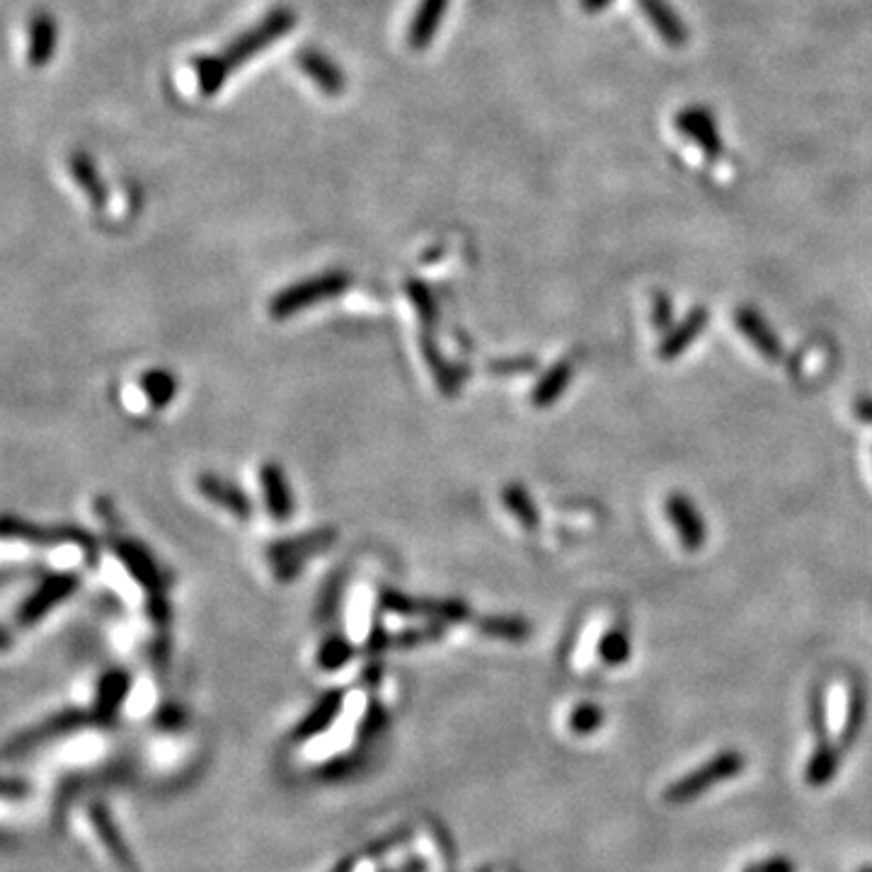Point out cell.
Segmentation results:
<instances>
[{
    "instance_id": "obj_1",
    "label": "cell",
    "mask_w": 872,
    "mask_h": 872,
    "mask_svg": "<svg viewBox=\"0 0 872 872\" xmlns=\"http://www.w3.org/2000/svg\"><path fill=\"white\" fill-rule=\"evenodd\" d=\"M294 25L296 15L288 8H274L272 13H267L255 27L245 30L243 35L226 44L219 54L201 56L197 61L199 91L204 95H216L223 83L231 78V73H236L250 59H255L257 54L272 47L288 30H294Z\"/></svg>"
},
{
    "instance_id": "obj_2",
    "label": "cell",
    "mask_w": 872,
    "mask_h": 872,
    "mask_svg": "<svg viewBox=\"0 0 872 872\" xmlns=\"http://www.w3.org/2000/svg\"><path fill=\"white\" fill-rule=\"evenodd\" d=\"M744 770V756L740 752H724L720 756H715L712 762H708L703 768L693 770L686 778L676 780L672 788L667 790L669 802H688L700 798V792L710 790L712 786H720V782L730 780L734 776H740Z\"/></svg>"
},
{
    "instance_id": "obj_3",
    "label": "cell",
    "mask_w": 872,
    "mask_h": 872,
    "mask_svg": "<svg viewBox=\"0 0 872 872\" xmlns=\"http://www.w3.org/2000/svg\"><path fill=\"white\" fill-rule=\"evenodd\" d=\"M0 535L5 539H22L37 545H56V543H78L91 551V541L87 535L78 529H42L37 523L22 521L15 517H0Z\"/></svg>"
},
{
    "instance_id": "obj_4",
    "label": "cell",
    "mask_w": 872,
    "mask_h": 872,
    "mask_svg": "<svg viewBox=\"0 0 872 872\" xmlns=\"http://www.w3.org/2000/svg\"><path fill=\"white\" fill-rule=\"evenodd\" d=\"M667 514L686 551H700L703 543H706L708 529L696 505L686 495H672L667 499Z\"/></svg>"
},
{
    "instance_id": "obj_5",
    "label": "cell",
    "mask_w": 872,
    "mask_h": 872,
    "mask_svg": "<svg viewBox=\"0 0 872 872\" xmlns=\"http://www.w3.org/2000/svg\"><path fill=\"white\" fill-rule=\"evenodd\" d=\"M73 589H75V577H71V575H56V577H49V579L44 581V585L35 591V594H32V597L27 599L25 606L20 609V613H17V623H20V625H25V628H27V625H35V623L44 616V613H47L49 609L56 606V603L69 597Z\"/></svg>"
},
{
    "instance_id": "obj_6",
    "label": "cell",
    "mask_w": 872,
    "mask_h": 872,
    "mask_svg": "<svg viewBox=\"0 0 872 872\" xmlns=\"http://www.w3.org/2000/svg\"><path fill=\"white\" fill-rule=\"evenodd\" d=\"M676 127L681 129L684 137H688L693 143H698L708 155L722 153L720 129L712 121V115L708 109H703V107L681 109L676 115Z\"/></svg>"
},
{
    "instance_id": "obj_7",
    "label": "cell",
    "mask_w": 872,
    "mask_h": 872,
    "mask_svg": "<svg viewBox=\"0 0 872 872\" xmlns=\"http://www.w3.org/2000/svg\"><path fill=\"white\" fill-rule=\"evenodd\" d=\"M59 47V25H56L54 15L49 13H35L27 30V61L32 69H44Z\"/></svg>"
},
{
    "instance_id": "obj_8",
    "label": "cell",
    "mask_w": 872,
    "mask_h": 872,
    "mask_svg": "<svg viewBox=\"0 0 872 872\" xmlns=\"http://www.w3.org/2000/svg\"><path fill=\"white\" fill-rule=\"evenodd\" d=\"M298 69L304 71L326 95H340L346 87L342 69L320 49H304L298 54Z\"/></svg>"
},
{
    "instance_id": "obj_9",
    "label": "cell",
    "mask_w": 872,
    "mask_h": 872,
    "mask_svg": "<svg viewBox=\"0 0 872 872\" xmlns=\"http://www.w3.org/2000/svg\"><path fill=\"white\" fill-rule=\"evenodd\" d=\"M346 284V276L344 274H326V276H318V279H310V282L298 284L294 288H288L286 294L279 296L274 301V308L276 310H284L291 313L294 308H301L306 304H313V301L318 298H326L338 294V291Z\"/></svg>"
},
{
    "instance_id": "obj_10",
    "label": "cell",
    "mask_w": 872,
    "mask_h": 872,
    "mask_svg": "<svg viewBox=\"0 0 872 872\" xmlns=\"http://www.w3.org/2000/svg\"><path fill=\"white\" fill-rule=\"evenodd\" d=\"M734 320H737V326H740L744 338L752 342L768 362L782 360V344L778 340V334L770 330L768 322L758 316L754 308H740L734 313Z\"/></svg>"
},
{
    "instance_id": "obj_11",
    "label": "cell",
    "mask_w": 872,
    "mask_h": 872,
    "mask_svg": "<svg viewBox=\"0 0 872 872\" xmlns=\"http://www.w3.org/2000/svg\"><path fill=\"white\" fill-rule=\"evenodd\" d=\"M640 8L645 10L647 20H650V25L657 30V35L662 37L669 47H684L688 42V30L684 25V20H681L674 8L667 3V0H637Z\"/></svg>"
},
{
    "instance_id": "obj_12",
    "label": "cell",
    "mask_w": 872,
    "mask_h": 872,
    "mask_svg": "<svg viewBox=\"0 0 872 872\" xmlns=\"http://www.w3.org/2000/svg\"><path fill=\"white\" fill-rule=\"evenodd\" d=\"M449 10V0H420V5L415 10V17H412L410 25V47L412 49H427L436 30L441 27L444 13Z\"/></svg>"
},
{
    "instance_id": "obj_13",
    "label": "cell",
    "mask_w": 872,
    "mask_h": 872,
    "mask_svg": "<svg viewBox=\"0 0 872 872\" xmlns=\"http://www.w3.org/2000/svg\"><path fill=\"white\" fill-rule=\"evenodd\" d=\"M706 326H708V310L706 308H693L686 316V320L681 322L679 328H674L672 332H669L667 338H664V342L659 344V356H662V360H676L679 354L686 352V346L693 340L700 338V332L706 330Z\"/></svg>"
},
{
    "instance_id": "obj_14",
    "label": "cell",
    "mask_w": 872,
    "mask_h": 872,
    "mask_svg": "<svg viewBox=\"0 0 872 872\" xmlns=\"http://www.w3.org/2000/svg\"><path fill=\"white\" fill-rule=\"evenodd\" d=\"M71 167V175L73 180L78 182V187L83 189L85 197L93 201V207H105L107 201V189L105 182L99 180V173L93 163V158L83 151H75L69 161Z\"/></svg>"
},
{
    "instance_id": "obj_15",
    "label": "cell",
    "mask_w": 872,
    "mask_h": 872,
    "mask_svg": "<svg viewBox=\"0 0 872 872\" xmlns=\"http://www.w3.org/2000/svg\"><path fill=\"white\" fill-rule=\"evenodd\" d=\"M836 764H838V756H836V749L832 744L822 742L817 754L812 756V762L808 766V782L810 786H824L826 780H832V776L836 774Z\"/></svg>"
},
{
    "instance_id": "obj_16",
    "label": "cell",
    "mask_w": 872,
    "mask_h": 872,
    "mask_svg": "<svg viewBox=\"0 0 872 872\" xmlns=\"http://www.w3.org/2000/svg\"><path fill=\"white\" fill-rule=\"evenodd\" d=\"M599 650H601V657H603V662H606V664H613V667L625 664V662H628V657H631L628 633H625L623 628L609 631L606 635H603Z\"/></svg>"
},
{
    "instance_id": "obj_17",
    "label": "cell",
    "mask_w": 872,
    "mask_h": 872,
    "mask_svg": "<svg viewBox=\"0 0 872 872\" xmlns=\"http://www.w3.org/2000/svg\"><path fill=\"white\" fill-rule=\"evenodd\" d=\"M569 376H573V366H569L567 362L557 364L553 372L543 378L539 390H535V402H539V405H547V402H553L567 388Z\"/></svg>"
},
{
    "instance_id": "obj_18",
    "label": "cell",
    "mask_w": 872,
    "mask_h": 872,
    "mask_svg": "<svg viewBox=\"0 0 872 872\" xmlns=\"http://www.w3.org/2000/svg\"><path fill=\"white\" fill-rule=\"evenodd\" d=\"M127 691V676L125 674H109L103 681V688H99V712L109 715L119 706L121 696Z\"/></svg>"
},
{
    "instance_id": "obj_19",
    "label": "cell",
    "mask_w": 872,
    "mask_h": 872,
    "mask_svg": "<svg viewBox=\"0 0 872 872\" xmlns=\"http://www.w3.org/2000/svg\"><path fill=\"white\" fill-rule=\"evenodd\" d=\"M93 822H95V826H97V832L103 834V838H105V844H107V848L111 851V856H117L121 863H127V851H125V846H121V841H119V836L111 832V824H109V820H107V814H105V810L103 808H93Z\"/></svg>"
},
{
    "instance_id": "obj_20",
    "label": "cell",
    "mask_w": 872,
    "mask_h": 872,
    "mask_svg": "<svg viewBox=\"0 0 872 872\" xmlns=\"http://www.w3.org/2000/svg\"><path fill=\"white\" fill-rule=\"evenodd\" d=\"M121 557L133 569V575H139L145 585H153V565L139 545H121Z\"/></svg>"
},
{
    "instance_id": "obj_21",
    "label": "cell",
    "mask_w": 872,
    "mask_h": 872,
    "mask_svg": "<svg viewBox=\"0 0 872 872\" xmlns=\"http://www.w3.org/2000/svg\"><path fill=\"white\" fill-rule=\"evenodd\" d=\"M145 393L151 396V400L155 402V405H161V402L170 400V396H173L170 376H167V374H151L149 378H145Z\"/></svg>"
},
{
    "instance_id": "obj_22",
    "label": "cell",
    "mask_w": 872,
    "mask_h": 872,
    "mask_svg": "<svg viewBox=\"0 0 872 872\" xmlns=\"http://www.w3.org/2000/svg\"><path fill=\"white\" fill-rule=\"evenodd\" d=\"M599 722H601V710L594 708V706H581V708L575 712V718H573V724L577 727V730H581V732L594 730V727H597Z\"/></svg>"
},
{
    "instance_id": "obj_23",
    "label": "cell",
    "mask_w": 872,
    "mask_h": 872,
    "mask_svg": "<svg viewBox=\"0 0 872 872\" xmlns=\"http://www.w3.org/2000/svg\"><path fill=\"white\" fill-rule=\"evenodd\" d=\"M669 322H672V304H669V296L657 294L655 296V326L659 330H667Z\"/></svg>"
},
{
    "instance_id": "obj_24",
    "label": "cell",
    "mask_w": 872,
    "mask_h": 872,
    "mask_svg": "<svg viewBox=\"0 0 872 872\" xmlns=\"http://www.w3.org/2000/svg\"><path fill=\"white\" fill-rule=\"evenodd\" d=\"M30 786L22 780H13V778H0V798H10V800H20V798H27Z\"/></svg>"
},
{
    "instance_id": "obj_25",
    "label": "cell",
    "mask_w": 872,
    "mask_h": 872,
    "mask_svg": "<svg viewBox=\"0 0 872 872\" xmlns=\"http://www.w3.org/2000/svg\"><path fill=\"white\" fill-rule=\"evenodd\" d=\"M267 492H270V502H272L274 511H276V514H284V511H286V505H284L282 499H279V497L284 495V487H282V480H279L276 473L267 475Z\"/></svg>"
},
{
    "instance_id": "obj_26",
    "label": "cell",
    "mask_w": 872,
    "mask_h": 872,
    "mask_svg": "<svg viewBox=\"0 0 872 872\" xmlns=\"http://www.w3.org/2000/svg\"><path fill=\"white\" fill-rule=\"evenodd\" d=\"M746 872H796V870H792V865L788 863V860L776 858V860H768V863H762V865H756V868L746 870Z\"/></svg>"
},
{
    "instance_id": "obj_27",
    "label": "cell",
    "mask_w": 872,
    "mask_h": 872,
    "mask_svg": "<svg viewBox=\"0 0 872 872\" xmlns=\"http://www.w3.org/2000/svg\"><path fill=\"white\" fill-rule=\"evenodd\" d=\"M856 415L863 420V422H870L872 424V400L870 398H860L858 402H856Z\"/></svg>"
},
{
    "instance_id": "obj_28",
    "label": "cell",
    "mask_w": 872,
    "mask_h": 872,
    "mask_svg": "<svg viewBox=\"0 0 872 872\" xmlns=\"http://www.w3.org/2000/svg\"><path fill=\"white\" fill-rule=\"evenodd\" d=\"M611 3V0H581V8L587 10V13H597V10H603Z\"/></svg>"
},
{
    "instance_id": "obj_29",
    "label": "cell",
    "mask_w": 872,
    "mask_h": 872,
    "mask_svg": "<svg viewBox=\"0 0 872 872\" xmlns=\"http://www.w3.org/2000/svg\"><path fill=\"white\" fill-rule=\"evenodd\" d=\"M8 647H10V635L0 628V650H8Z\"/></svg>"
},
{
    "instance_id": "obj_30",
    "label": "cell",
    "mask_w": 872,
    "mask_h": 872,
    "mask_svg": "<svg viewBox=\"0 0 872 872\" xmlns=\"http://www.w3.org/2000/svg\"><path fill=\"white\" fill-rule=\"evenodd\" d=\"M860 872H872V868H868V870H860Z\"/></svg>"
}]
</instances>
